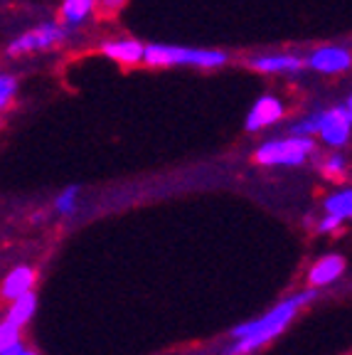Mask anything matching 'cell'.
<instances>
[{"mask_svg": "<svg viewBox=\"0 0 352 355\" xmlns=\"http://www.w3.org/2000/svg\"><path fill=\"white\" fill-rule=\"evenodd\" d=\"M33 284H35L33 269L30 266H17V269H12L6 277V282L0 286V294L6 296V299H17V296L33 291Z\"/></svg>", "mask_w": 352, "mask_h": 355, "instance_id": "11", "label": "cell"}, {"mask_svg": "<svg viewBox=\"0 0 352 355\" xmlns=\"http://www.w3.org/2000/svg\"><path fill=\"white\" fill-rule=\"evenodd\" d=\"M315 141L313 136H286V139H274L261 144L254 150V161L259 166H301L313 155Z\"/></svg>", "mask_w": 352, "mask_h": 355, "instance_id": "4", "label": "cell"}, {"mask_svg": "<svg viewBox=\"0 0 352 355\" xmlns=\"http://www.w3.org/2000/svg\"><path fill=\"white\" fill-rule=\"evenodd\" d=\"M345 106H352V94L347 96V101H345Z\"/></svg>", "mask_w": 352, "mask_h": 355, "instance_id": "23", "label": "cell"}, {"mask_svg": "<svg viewBox=\"0 0 352 355\" xmlns=\"http://www.w3.org/2000/svg\"><path fill=\"white\" fill-rule=\"evenodd\" d=\"M0 355H35V353H30V350L25 348V345H22L20 340H17L15 345H10V348H8V350H3V353H0Z\"/></svg>", "mask_w": 352, "mask_h": 355, "instance_id": "22", "label": "cell"}, {"mask_svg": "<svg viewBox=\"0 0 352 355\" xmlns=\"http://www.w3.org/2000/svg\"><path fill=\"white\" fill-rule=\"evenodd\" d=\"M35 309H37V299L33 291H28V294L12 299V306L8 309V321H12L15 326H25L35 316Z\"/></svg>", "mask_w": 352, "mask_h": 355, "instance_id": "13", "label": "cell"}, {"mask_svg": "<svg viewBox=\"0 0 352 355\" xmlns=\"http://www.w3.org/2000/svg\"><path fill=\"white\" fill-rule=\"evenodd\" d=\"M247 64L261 74H296L306 67V60H301L296 55H286V52H279V55L252 57Z\"/></svg>", "mask_w": 352, "mask_h": 355, "instance_id": "9", "label": "cell"}, {"mask_svg": "<svg viewBox=\"0 0 352 355\" xmlns=\"http://www.w3.org/2000/svg\"><path fill=\"white\" fill-rule=\"evenodd\" d=\"M313 296H315V291H303V294H296V296H291V299L281 301L279 306H274L269 313H264V316L256 318V321L237 326L231 331V336L237 338V343L227 350V355H242V353H249V350H256L259 345L269 343L271 338H276V336L291 323V318L296 316V311L301 309L303 304H308Z\"/></svg>", "mask_w": 352, "mask_h": 355, "instance_id": "1", "label": "cell"}, {"mask_svg": "<svg viewBox=\"0 0 352 355\" xmlns=\"http://www.w3.org/2000/svg\"><path fill=\"white\" fill-rule=\"evenodd\" d=\"M283 114H286V106H283V101H281L279 96H274V94H264V96H259V99L254 101V106L249 109L247 121H244V128H247L249 133H256V131H261V128L279 123L281 119H283Z\"/></svg>", "mask_w": 352, "mask_h": 355, "instance_id": "7", "label": "cell"}, {"mask_svg": "<svg viewBox=\"0 0 352 355\" xmlns=\"http://www.w3.org/2000/svg\"><path fill=\"white\" fill-rule=\"evenodd\" d=\"M325 212L340 217V220L352 217V188H342V190H337V193L328 195V200H325Z\"/></svg>", "mask_w": 352, "mask_h": 355, "instance_id": "14", "label": "cell"}, {"mask_svg": "<svg viewBox=\"0 0 352 355\" xmlns=\"http://www.w3.org/2000/svg\"><path fill=\"white\" fill-rule=\"evenodd\" d=\"M99 52L106 57V60L116 62V64L136 67V64L143 62L146 44L141 42V40H133V37H116V40H106V42H101Z\"/></svg>", "mask_w": 352, "mask_h": 355, "instance_id": "8", "label": "cell"}, {"mask_svg": "<svg viewBox=\"0 0 352 355\" xmlns=\"http://www.w3.org/2000/svg\"><path fill=\"white\" fill-rule=\"evenodd\" d=\"M77 205H79V188L77 185H69V188H64L55 198V210L60 212V215H72V212L77 210Z\"/></svg>", "mask_w": 352, "mask_h": 355, "instance_id": "16", "label": "cell"}, {"mask_svg": "<svg viewBox=\"0 0 352 355\" xmlns=\"http://www.w3.org/2000/svg\"><path fill=\"white\" fill-rule=\"evenodd\" d=\"M20 340V326H15L12 321H3L0 323V353L8 350L10 345H15Z\"/></svg>", "mask_w": 352, "mask_h": 355, "instance_id": "19", "label": "cell"}, {"mask_svg": "<svg viewBox=\"0 0 352 355\" xmlns=\"http://www.w3.org/2000/svg\"><path fill=\"white\" fill-rule=\"evenodd\" d=\"M318 126H320V111H313L308 116H303L298 123H293L291 133H296V136H318Z\"/></svg>", "mask_w": 352, "mask_h": 355, "instance_id": "18", "label": "cell"}, {"mask_svg": "<svg viewBox=\"0 0 352 355\" xmlns=\"http://www.w3.org/2000/svg\"><path fill=\"white\" fill-rule=\"evenodd\" d=\"M320 171H323V175H325V178H333V180H342V175H345V171H347L345 155L333 153L331 158H328V161H323Z\"/></svg>", "mask_w": 352, "mask_h": 355, "instance_id": "17", "label": "cell"}, {"mask_svg": "<svg viewBox=\"0 0 352 355\" xmlns=\"http://www.w3.org/2000/svg\"><path fill=\"white\" fill-rule=\"evenodd\" d=\"M69 35H72V30L64 28L60 20L39 22V25H35V28L15 35V37L8 42L6 57L17 60V57L35 55V52H47V50H52V47L64 44L67 40H69Z\"/></svg>", "mask_w": 352, "mask_h": 355, "instance_id": "3", "label": "cell"}, {"mask_svg": "<svg viewBox=\"0 0 352 355\" xmlns=\"http://www.w3.org/2000/svg\"><path fill=\"white\" fill-rule=\"evenodd\" d=\"M123 6H126V0H96V8H101V10H106V12L121 10Z\"/></svg>", "mask_w": 352, "mask_h": 355, "instance_id": "21", "label": "cell"}, {"mask_svg": "<svg viewBox=\"0 0 352 355\" xmlns=\"http://www.w3.org/2000/svg\"><path fill=\"white\" fill-rule=\"evenodd\" d=\"M340 225H342L340 217H335V215H325V220H320L318 230H320V232H333V230H337Z\"/></svg>", "mask_w": 352, "mask_h": 355, "instance_id": "20", "label": "cell"}, {"mask_svg": "<svg viewBox=\"0 0 352 355\" xmlns=\"http://www.w3.org/2000/svg\"><path fill=\"white\" fill-rule=\"evenodd\" d=\"M96 12V0H62L60 22L64 28L77 30Z\"/></svg>", "mask_w": 352, "mask_h": 355, "instance_id": "10", "label": "cell"}, {"mask_svg": "<svg viewBox=\"0 0 352 355\" xmlns=\"http://www.w3.org/2000/svg\"><path fill=\"white\" fill-rule=\"evenodd\" d=\"M20 92V82L12 72H0V114L6 109H10L12 101L17 99Z\"/></svg>", "mask_w": 352, "mask_h": 355, "instance_id": "15", "label": "cell"}, {"mask_svg": "<svg viewBox=\"0 0 352 355\" xmlns=\"http://www.w3.org/2000/svg\"><path fill=\"white\" fill-rule=\"evenodd\" d=\"M306 67L320 74H342L352 67V52L340 44H325L310 52Z\"/></svg>", "mask_w": 352, "mask_h": 355, "instance_id": "6", "label": "cell"}, {"mask_svg": "<svg viewBox=\"0 0 352 355\" xmlns=\"http://www.w3.org/2000/svg\"><path fill=\"white\" fill-rule=\"evenodd\" d=\"M229 55L222 50H197V47H180V44L150 42L146 44L143 64L148 67H200L215 69L227 64Z\"/></svg>", "mask_w": 352, "mask_h": 355, "instance_id": "2", "label": "cell"}, {"mask_svg": "<svg viewBox=\"0 0 352 355\" xmlns=\"http://www.w3.org/2000/svg\"><path fill=\"white\" fill-rule=\"evenodd\" d=\"M342 269H345V259H342L340 254H328L310 269L308 282L313 284V286H325V284L335 282L342 274Z\"/></svg>", "mask_w": 352, "mask_h": 355, "instance_id": "12", "label": "cell"}, {"mask_svg": "<svg viewBox=\"0 0 352 355\" xmlns=\"http://www.w3.org/2000/svg\"><path fill=\"white\" fill-rule=\"evenodd\" d=\"M350 133H352V119L347 116L345 106H333V109L320 111L318 136L325 146L342 148L350 141Z\"/></svg>", "mask_w": 352, "mask_h": 355, "instance_id": "5", "label": "cell"}]
</instances>
